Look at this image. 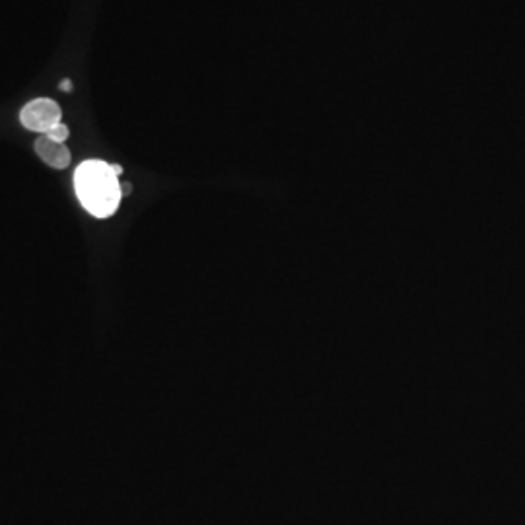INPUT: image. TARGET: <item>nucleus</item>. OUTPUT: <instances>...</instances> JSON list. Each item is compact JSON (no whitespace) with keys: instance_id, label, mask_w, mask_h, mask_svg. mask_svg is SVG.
<instances>
[{"instance_id":"7ed1b4c3","label":"nucleus","mask_w":525,"mask_h":525,"mask_svg":"<svg viewBox=\"0 0 525 525\" xmlns=\"http://www.w3.org/2000/svg\"><path fill=\"white\" fill-rule=\"evenodd\" d=\"M35 154L39 160L55 170H65L70 164V150L65 142H55L47 135H39L34 142Z\"/></svg>"},{"instance_id":"f03ea898","label":"nucleus","mask_w":525,"mask_h":525,"mask_svg":"<svg viewBox=\"0 0 525 525\" xmlns=\"http://www.w3.org/2000/svg\"><path fill=\"white\" fill-rule=\"evenodd\" d=\"M63 119V111L57 102L49 98H37L34 102L24 105L20 111V123L39 135H47L53 127H57Z\"/></svg>"},{"instance_id":"0eeeda50","label":"nucleus","mask_w":525,"mask_h":525,"mask_svg":"<svg viewBox=\"0 0 525 525\" xmlns=\"http://www.w3.org/2000/svg\"><path fill=\"white\" fill-rule=\"evenodd\" d=\"M111 170H113V174L117 175V177H121L123 175V166H119V164H111Z\"/></svg>"},{"instance_id":"20e7f679","label":"nucleus","mask_w":525,"mask_h":525,"mask_svg":"<svg viewBox=\"0 0 525 525\" xmlns=\"http://www.w3.org/2000/svg\"><path fill=\"white\" fill-rule=\"evenodd\" d=\"M69 135V127H67L65 123H59L57 127H53V129L47 133V137L51 140H55V142H67Z\"/></svg>"},{"instance_id":"39448f33","label":"nucleus","mask_w":525,"mask_h":525,"mask_svg":"<svg viewBox=\"0 0 525 525\" xmlns=\"http://www.w3.org/2000/svg\"><path fill=\"white\" fill-rule=\"evenodd\" d=\"M131 191H133V185L129 181H121V197L131 195Z\"/></svg>"},{"instance_id":"423d86ee","label":"nucleus","mask_w":525,"mask_h":525,"mask_svg":"<svg viewBox=\"0 0 525 525\" xmlns=\"http://www.w3.org/2000/svg\"><path fill=\"white\" fill-rule=\"evenodd\" d=\"M59 88H61L63 92L70 94V92H72V82H70L69 78H67V80H63V82L59 84Z\"/></svg>"},{"instance_id":"f257e3e1","label":"nucleus","mask_w":525,"mask_h":525,"mask_svg":"<svg viewBox=\"0 0 525 525\" xmlns=\"http://www.w3.org/2000/svg\"><path fill=\"white\" fill-rule=\"evenodd\" d=\"M74 187L82 207L96 218H109L121 203V181L111 164L86 160L74 174Z\"/></svg>"}]
</instances>
